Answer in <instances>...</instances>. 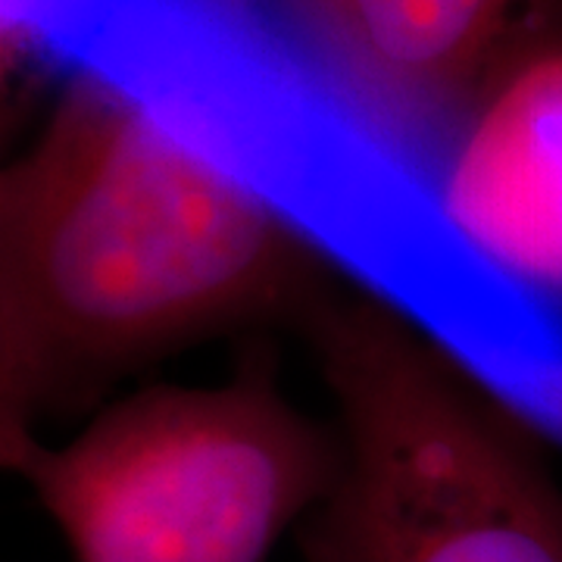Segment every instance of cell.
<instances>
[{
    "label": "cell",
    "instance_id": "cell-1",
    "mask_svg": "<svg viewBox=\"0 0 562 562\" xmlns=\"http://www.w3.org/2000/svg\"><path fill=\"white\" fill-rule=\"evenodd\" d=\"M328 288L201 106L88 66L0 179V443Z\"/></svg>",
    "mask_w": 562,
    "mask_h": 562
},
{
    "label": "cell",
    "instance_id": "cell-2",
    "mask_svg": "<svg viewBox=\"0 0 562 562\" xmlns=\"http://www.w3.org/2000/svg\"><path fill=\"white\" fill-rule=\"evenodd\" d=\"M297 328L341 450L303 560L562 562V487L465 362L372 291L328 288Z\"/></svg>",
    "mask_w": 562,
    "mask_h": 562
},
{
    "label": "cell",
    "instance_id": "cell-3",
    "mask_svg": "<svg viewBox=\"0 0 562 562\" xmlns=\"http://www.w3.org/2000/svg\"><path fill=\"white\" fill-rule=\"evenodd\" d=\"M76 562H269L338 475V431L269 362L216 387H147L66 443H0Z\"/></svg>",
    "mask_w": 562,
    "mask_h": 562
},
{
    "label": "cell",
    "instance_id": "cell-4",
    "mask_svg": "<svg viewBox=\"0 0 562 562\" xmlns=\"http://www.w3.org/2000/svg\"><path fill=\"white\" fill-rule=\"evenodd\" d=\"M438 216L491 272L562 301V44L519 63L462 125Z\"/></svg>",
    "mask_w": 562,
    "mask_h": 562
},
{
    "label": "cell",
    "instance_id": "cell-5",
    "mask_svg": "<svg viewBox=\"0 0 562 562\" xmlns=\"http://www.w3.org/2000/svg\"><path fill=\"white\" fill-rule=\"evenodd\" d=\"M519 0H288L319 60L384 138H428Z\"/></svg>",
    "mask_w": 562,
    "mask_h": 562
},
{
    "label": "cell",
    "instance_id": "cell-6",
    "mask_svg": "<svg viewBox=\"0 0 562 562\" xmlns=\"http://www.w3.org/2000/svg\"><path fill=\"white\" fill-rule=\"evenodd\" d=\"M535 391H538L543 413L550 416V422L557 428H562V362L543 366L538 379H535Z\"/></svg>",
    "mask_w": 562,
    "mask_h": 562
}]
</instances>
